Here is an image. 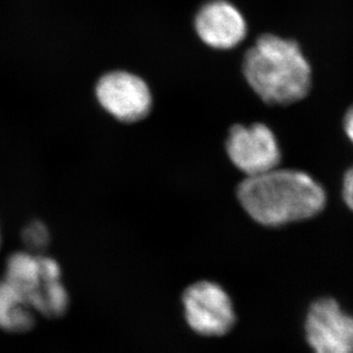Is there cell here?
I'll list each match as a JSON object with an SVG mask.
<instances>
[{
  "label": "cell",
  "instance_id": "3",
  "mask_svg": "<svg viewBox=\"0 0 353 353\" xmlns=\"http://www.w3.org/2000/svg\"><path fill=\"white\" fill-rule=\"evenodd\" d=\"M3 279L26 299L36 314L60 318L67 312L70 296L62 281L57 261L43 254L17 252L7 259Z\"/></svg>",
  "mask_w": 353,
  "mask_h": 353
},
{
  "label": "cell",
  "instance_id": "12",
  "mask_svg": "<svg viewBox=\"0 0 353 353\" xmlns=\"http://www.w3.org/2000/svg\"><path fill=\"white\" fill-rule=\"evenodd\" d=\"M343 128L347 139L353 143V105H351L344 114Z\"/></svg>",
  "mask_w": 353,
  "mask_h": 353
},
{
  "label": "cell",
  "instance_id": "1",
  "mask_svg": "<svg viewBox=\"0 0 353 353\" xmlns=\"http://www.w3.org/2000/svg\"><path fill=\"white\" fill-rule=\"evenodd\" d=\"M236 196L243 210L267 227L307 220L326 206V192L309 174L294 170H270L246 177Z\"/></svg>",
  "mask_w": 353,
  "mask_h": 353
},
{
  "label": "cell",
  "instance_id": "6",
  "mask_svg": "<svg viewBox=\"0 0 353 353\" xmlns=\"http://www.w3.org/2000/svg\"><path fill=\"white\" fill-rule=\"evenodd\" d=\"M305 334L314 353H353V316L330 297L312 303Z\"/></svg>",
  "mask_w": 353,
  "mask_h": 353
},
{
  "label": "cell",
  "instance_id": "13",
  "mask_svg": "<svg viewBox=\"0 0 353 353\" xmlns=\"http://www.w3.org/2000/svg\"><path fill=\"white\" fill-rule=\"evenodd\" d=\"M0 247H1V231H0Z\"/></svg>",
  "mask_w": 353,
  "mask_h": 353
},
{
  "label": "cell",
  "instance_id": "9",
  "mask_svg": "<svg viewBox=\"0 0 353 353\" xmlns=\"http://www.w3.org/2000/svg\"><path fill=\"white\" fill-rule=\"evenodd\" d=\"M36 311L6 280H0V330L26 333L36 323Z\"/></svg>",
  "mask_w": 353,
  "mask_h": 353
},
{
  "label": "cell",
  "instance_id": "7",
  "mask_svg": "<svg viewBox=\"0 0 353 353\" xmlns=\"http://www.w3.org/2000/svg\"><path fill=\"white\" fill-rule=\"evenodd\" d=\"M97 94L101 105L125 123L143 119L152 108V95L147 83L130 72L105 74L99 81Z\"/></svg>",
  "mask_w": 353,
  "mask_h": 353
},
{
  "label": "cell",
  "instance_id": "8",
  "mask_svg": "<svg viewBox=\"0 0 353 353\" xmlns=\"http://www.w3.org/2000/svg\"><path fill=\"white\" fill-rule=\"evenodd\" d=\"M194 26L200 40L214 50H232L247 36L246 20L229 0H207L196 10Z\"/></svg>",
  "mask_w": 353,
  "mask_h": 353
},
{
  "label": "cell",
  "instance_id": "5",
  "mask_svg": "<svg viewBox=\"0 0 353 353\" xmlns=\"http://www.w3.org/2000/svg\"><path fill=\"white\" fill-rule=\"evenodd\" d=\"M228 157L247 177L276 170L281 160L279 142L265 123H236L225 141Z\"/></svg>",
  "mask_w": 353,
  "mask_h": 353
},
{
  "label": "cell",
  "instance_id": "10",
  "mask_svg": "<svg viewBox=\"0 0 353 353\" xmlns=\"http://www.w3.org/2000/svg\"><path fill=\"white\" fill-rule=\"evenodd\" d=\"M21 238L27 252L32 254H43L50 243V234L48 228L40 222L32 221L24 227Z\"/></svg>",
  "mask_w": 353,
  "mask_h": 353
},
{
  "label": "cell",
  "instance_id": "4",
  "mask_svg": "<svg viewBox=\"0 0 353 353\" xmlns=\"http://www.w3.org/2000/svg\"><path fill=\"white\" fill-rule=\"evenodd\" d=\"M184 314L191 330L203 336H222L236 323L234 304L227 292L213 281H196L182 296Z\"/></svg>",
  "mask_w": 353,
  "mask_h": 353
},
{
  "label": "cell",
  "instance_id": "2",
  "mask_svg": "<svg viewBox=\"0 0 353 353\" xmlns=\"http://www.w3.org/2000/svg\"><path fill=\"white\" fill-rule=\"evenodd\" d=\"M243 74L254 93L270 105L297 103L312 86V69L300 43L274 34H262L247 50Z\"/></svg>",
  "mask_w": 353,
  "mask_h": 353
},
{
  "label": "cell",
  "instance_id": "11",
  "mask_svg": "<svg viewBox=\"0 0 353 353\" xmlns=\"http://www.w3.org/2000/svg\"><path fill=\"white\" fill-rule=\"evenodd\" d=\"M343 199L347 207L353 210V165L344 175Z\"/></svg>",
  "mask_w": 353,
  "mask_h": 353
}]
</instances>
